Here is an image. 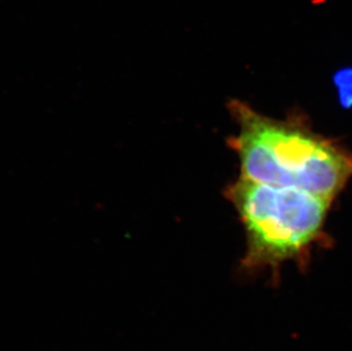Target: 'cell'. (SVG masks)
I'll return each mask as SVG.
<instances>
[{
  "mask_svg": "<svg viewBox=\"0 0 352 351\" xmlns=\"http://www.w3.org/2000/svg\"><path fill=\"white\" fill-rule=\"evenodd\" d=\"M239 131L227 140L241 176L334 201L352 179V152L302 120L274 119L239 100L228 104Z\"/></svg>",
  "mask_w": 352,
  "mask_h": 351,
  "instance_id": "6da1fadb",
  "label": "cell"
},
{
  "mask_svg": "<svg viewBox=\"0 0 352 351\" xmlns=\"http://www.w3.org/2000/svg\"><path fill=\"white\" fill-rule=\"evenodd\" d=\"M227 200L245 231L246 270H277L286 262H306L324 236L332 200L302 189L268 185L239 176L227 186Z\"/></svg>",
  "mask_w": 352,
  "mask_h": 351,
  "instance_id": "7a4b0ae2",
  "label": "cell"
}]
</instances>
